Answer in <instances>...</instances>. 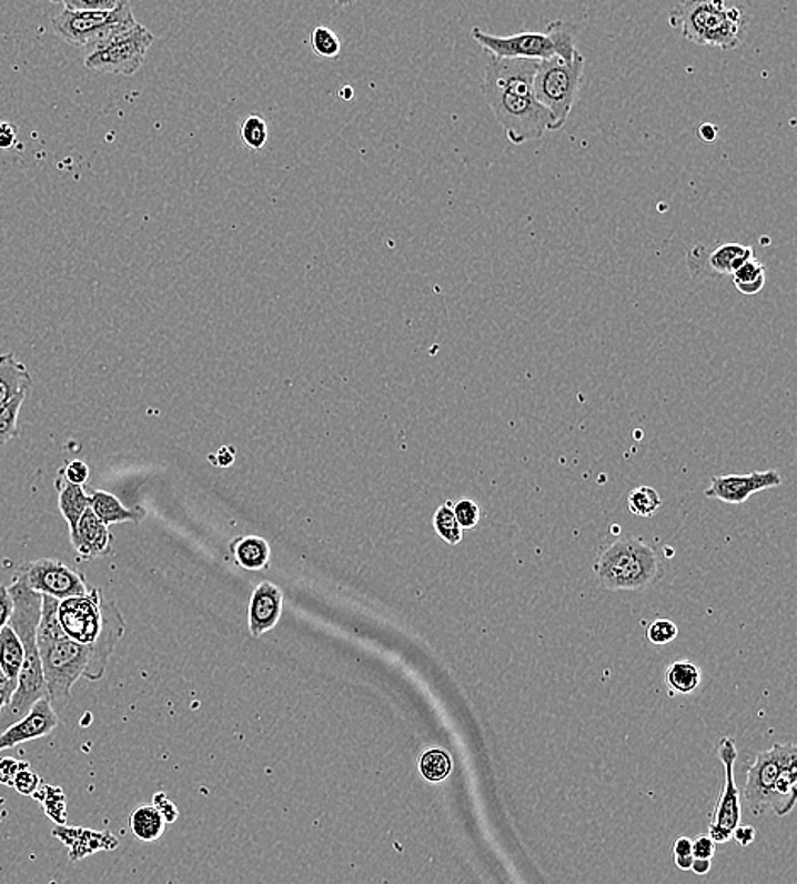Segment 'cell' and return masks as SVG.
<instances>
[{"instance_id":"obj_41","label":"cell","mask_w":797,"mask_h":884,"mask_svg":"<svg viewBox=\"0 0 797 884\" xmlns=\"http://www.w3.org/2000/svg\"><path fill=\"white\" fill-rule=\"evenodd\" d=\"M18 142V127L9 121H0V150H11Z\"/></svg>"},{"instance_id":"obj_2","label":"cell","mask_w":797,"mask_h":884,"mask_svg":"<svg viewBox=\"0 0 797 884\" xmlns=\"http://www.w3.org/2000/svg\"><path fill=\"white\" fill-rule=\"evenodd\" d=\"M40 624L37 630V645L43 665L48 700L65 701L72 693L73 684L88 675L94 659L92 646L80 645L63 633L59 623V599L41 595Z\"/></svg>"},{"instance_id":"obj_7","label":"cell","mask_w":797,"mask_h":884,"mask_svg":"<svg viewBox=\"0 0 797 884\" xmlns=\"http://www.w3.org/2000/svg\"><path fill=\"white\" fill-rule=\"evenodd\" d=\"M137 24L131 6L120 0L111 11H70L63 9L51 18L57 37L65 43L92 51L109 38L124 33Z\"/></svg>"},{"instance_id":"obj_45","label":"cell","mask_w":797,"mask_h":884,"mask_svg":"<svg viewBox=\"0 0 797 884\" xmlns=\"http://www.w3.org/2000/svg\"><path fill=\"white\" fill-rule=\"evenodd\" d=\"M718 127H714L710 123H703L699 128H697V134H699L700 140L704 142H714L716 138H718Z\"/></svg>"},{"instance_id":"obj_14","label":"cell","mask_w":797,"mask_h":884,"mask_svg":"<svg viewBox=\"0 0 797 884\" xmlns=\"http://www.w3.org/2000/svg\"><path fill=\"white\" fill-rule=\"evenodd\" d=\"M783 485V476L776 470L754 472L750 475L714 476L710 480L706 496L726 504L739 505L750 499L754 493Z\"/></svg>"},{"instance_id":"obj_4","label":"cell","mask_w":797,"mask_h":884,"mask_svg":"<svg viewBox=\"0 0 797 884\" xmlns=\"http://www.w3.org/2000/svg\"><path fill=\"white\" fill-rule=\"evenodd\" d=\"M594 573L607 591H645L662 576V565L655 548L639 538L624 536L602 551Z\"/></svg>"},{"instance_id":"obj_46","label":"cell","mask_w":797,"mask_h":884,"mask_svg":"<svg viewBox=\"0 0 797 884\" xmlns=\"http://www.w3.org/2000/svg\"><path fill=\"white\" fill-rule=\"evenodd\" d=\"M16 684L12 682H8V684L0 685V713L4 710L6 704L9 703L11 700L12 693H14Z\"/></svg>"},{"instance_id":"obj_25","label":"cell","mask_w":797,"mask_h":884,"mask_svg":"<svg viewBox=\"0 0 797 884\" xmlns=\"http://www.w3.org/2000/svg\"><path fill=\"white\" fill-rule=\"evenodd\" d=\"M732 281L739 293L754 297V294L764 290L765 281H767L765 265L757 258L750 259V261L745 262L741 268L733 272Z\"/></svg>"},{"instance_id":"obj_18","label":"cell","mask_w":797,"mask_h":884,"mask_svg":"<svg viewBox=\"0 0 797 884\" xmlns=\"http://www.w3.org/2000/svg\"><path fill=\"white\" fill-rule=\"evenodd\" d=\"M33 378L12 352L0 354V410L21 393H30Z\"/></svg>"},{"instance_id":"obj_30","label":"cell","mask_w":797,"mask_h":884,"mask_svg":"<svg viewBox=\"0 0 797 884\" xmlns=\"http://www.w3.org/2000/svg\"><path fill=\"white\" fill-rule=\"evenodd\" d=\"M434 530L437 536L451 546H457L463 541V530L454 518L453 502H446L435 511Z\"/></svg>"},{"instance_id":"obj_34","label":"cell","mask_w":797,"mask_h":884,"mask_svg":"<svg viewBox=\"0 0 797 884\" xmlns=\"http://www.w3.org/2000/svg\"><path fill=\"white\" fill-rule=\"evenodd\" d=\"M454 518L461 530H475L478 526L480 519H482V511L478 504L472 499H461V501L453 502Z\"/></svg>"},{"instance_id":"obj_28","label":"cell","mask_w":797,"mask_h":884,"mask_svg":"<svg viewBox=\"0 0 797 884\" xmlns=\"http://www.w3.org/2000/svg\"><path fill=\"white\" fill-rule=\"evenodd\" d=\"M240 140L245 149L261 152L269 142L268 121L259 114H251L240 124Z\"/></svg>"},{"instance_id":"obj_16","label":"cell","mask_w":797,"mask_h":884,"mask_svg":"<svg viewBox=\"0 0 797 884\" xmlns=\"http://www.w3.org/2000/svg\"><path fill=\"white\" fill-rule=\"evenodd\" d=\"M284 595L272 582H261L249 602V627L254 639L274 630L283 616Z\"/></svg>"},{"instance_id":"obj_39","label":"cell","mask_w":797,"mask_h":884,"mask_svg":"<svg viewBox=\"0 0 797 884\" xmlns=\"http://www.w3.org/2000/svg\"><path fill=\"white\" fill-rule=\"evenodd\" d=\"M28 765H30L28 762L18 761V759H2V761H0V784L12 787V781H14L16 774H18L21 769L28 767Z\"/></svg>"},{"instance_id":"obj_33","label":"cell","mask_w":797,"mask_h":884,"mask_svg":"<svg viewBox=\"0 0 797 884\" xmlns=\"http://www.w3.org/2000/svg\"><path fill=\"white\" fill-rule=\"evenodd\" d=\"M26 396H28V393H21L9 405L0 410V446H6L9 441L18 438L19 412H21L22 403L26 402Z\"/></svg>"},{"instance_id":"obj_6","label":"cell","mask_w":797,"mask_h":884,"mask_svg":"<svg viewBox=\"0 0 797 884\" xmlns=\"http://www.w3.org/2000/svg\"><path fill=\"white\" fill-rule=\"evenodd\" d=\"M584 70L585 59L581 51L568 62L555 57L537 66L533 84L534 94L549 114L547 131H558L565 127L575 104L576 94L581 91Z\"/></svg>"},{"instance_id":"obj_35","label":"cell","mask_w":797,"mask_h":884,"mask_svg":"<svg viewBox=\"0 0 797 884\" xmlns=\"http://www.w3.org/2000/svg\"><path fill=\"white\" fill-rule=\"evenodd\" d=\"M678 636V627L670 620H655L646 627V640L652 645H668Z\"/></svg>"},{"instance_id":"obj_21","label":"cell","mask_w":797,"mask_h":884,"mask_svg":"<svg viewBox=\"0 0 797 884\" xmlns=\"http://www.w3.org/2000/svg\"><path fill=\"white\" fill-rule=\"evenodd\" d=\"M230 550L235 555V562L249 572H261L269 569L271 562V546L261 536L236 538L230 543Z\"/></svg>"},{"instance_id":"obj_44","label":"cell","mask_w":797,"mask_h":884,"mask_svg":"<svg viewBox=\"0 0 797 884\" xmlns=\"http://www.w3.org/2000/svg\"><path fill=\"white\" fill-rule=\"evenodd\" d=\"M675 857H685V855H693V841L687 837L677 838L674 842Z\"/></svg>"},{"instance_id":"obj_32","label":"cell","mask_w":797,"mask_h":884,"mask_svg":"<svg viewBox=\"0 0 797 884\" xmlns=\"http://www.w3.org/2000/svg\"><path fill=\"white\" fill-rule=\"evenodd\" d=\"M33 797L43 805L48 818L53 820L57 825H63V823H65V796H63L60 787L41 784L37 793L33 794Z\"/></svg>"},{"instance_id":"obj_40","label":"cell","mask_w":797,"mask_h":884,"mask_svg":"<svg viewBox=\"0 0 797 884\" xmlns=\"http://www.w3.org/2000/svg\"><path fill=\"white\" fill-rule=\"evenodd\" d=\"M12 610H14V602H12L11 594H9V587L0 584V631L8 626Z\"/></svg>"},{"instance_id":"obj_37","label":"cell","mask_w":797,"mask_h":884,"mask_svg":"<svg viewBox=\"0 0 797 884\" xmlns=\"http://www.w3.org/2000/svg\"><path fill=\"white\" fill-rule=\"evenodd\" d=\"M40 786V776L31 769V765L21 769V771L16 774L14 781H12V787H14L19 794H22V796H33Z\"/></svg>"},{"instance_id":"obj_5","label":"cell","mask_w":797,"mask_h":884,"mask_svg":"<svg viewBox=\"0 0 797 884\" xmlns=\"http://www.w3.org/2000/svg\"><path fill=\"white\" fill-rule=\"evenodd\" d=\"M473 38L480 47L492 53L493 59L507 60H572L576 50V26L565 21H553L546 26L544 33H518L512 37H495L485 33L482 28H473Z\"/></svg>"},{"instance_id":"obj_11","label":"cell","mask_w":797,"mask_h":884,"mask_svg":"<svg viewBox=\"0 0 797 884\" xmlns=\"http://www.w3.org/2000/svg\"><path fill=\"white\" fill-rule=\"evenodd\" d=\"M796 761L797 747L794 743L774 745L770 751L757 755L754 765L748 771L747 790H745L748 805L755 815H761L765 810L770 808L774 800V786H776L779 772L787 764Z\"/></svg>"},{"instance_id":"obj_23","label":"cell","mask_w":797,"mask_h":884,"mask_svg":"<svg viewBox=\"0 0 797 884\" xmlns=\"http://www.w3.org/2000/svg\"><path fill=\"white\" fill-rule=\"evenodd\" d=\"M797 761L787 764L776 780L770 808L779 816L787 815L796 803Z\"/></svg>"},{"instance_id":"obj_27","label":"cell","mask_w":797,"mask_h":884,"mask_svg":"<svg viewBox=\"0 0 797 884\" xmlns=\"http://www.w3.org/2000/svg\"><path fill=\"white\" fill-rule=\"evenodd\" d=\"M418 769L424 780L431 783L447 780L453 771V759L443 749H428L418 759Z\"/></svg>"},{"instance_id":"obj_10","label":"cell","mask_w":797,"mask_h":884,"mask_svg":"<svg viewBox=\"0 0 797 884\" xmlns=\"http://www.w3.org/2000/svg\"><path fill=\"white\" fill-rule=\"evenodd\" d=\"M18 573L26 580V584L31 591L41 595H50L59 601L88 594L91 589L82 573L70 569L60 560H34V562L21 565Z\"/></svg>"},{"instance_id":"obj_3","label":"cell","mask_w":797,"mask_h":884,"mask_svg":"<svg viewBox=\"0 0 797 884\" xmlns=\"http://www.w3.org/2000/svg\"><path fill=\"white\" fill-rule=\"evenodd\" d=\"M668 22L690 43L725 51L736 50L744 43L748 24L744 9L723 0L680 2L672 9Z\"/></svg>"},{"instance_id":"obj_38","label":"cell","mask_w":797,"mask_h":884,"mask_svg":"<svg viewBox=\"0 0 797 884\" xmlns=\"http://www.w3.org/2000/svg\"><path fill=\"white\" fill-rule=\"evenodd\" d=\"M120 4V0H65L63 9L70 11H111Z\"/></svg>"},{"instance_id":"obj_43","label":"cell","mask_w":797,"mask_h":884,"mask_svg":"<svg viewBox=\"0 0 797 884\" xmlns=\"http://www.w3.org/2000/svg\"><path fill=\"white\" fill-rule=\"evenodd\" d=\"M733 837L739 845H750L755 841V828L750 825H738L733 832Z\"/></svg>"},{"instance_id":"obj_51","label":"cell","mask_w":797,"mask_h":884,"mask_svg":"<svg viewBox=\"0 0 797 884\" xmlns=\"http://www.w3.org/2000/svg\"><path fill=\"white\" fill-rule=\"evenodd\" d=\"M8 682H11V681H8V679H6V675L2 674V671H0V685L8 684ZM12 684H14V682H12Z\"/></svg>"},{"instance_id":"obj_19","label":"cell","mask_w":797,"mask_h":884,"mask_svg":"<svg viewBox=\"0 0 797 884\" xmlns=\"http://www.w3.org/2000/svg\"><path fill=\"white\" fill-rule=\"evenodd\" d=\"M89 501H91L92 512L108 528L120 524V522L140 524L147 515L145 509H127L118 496H114L113 493L102 492V490H92L89 493Z\"/></svg>"},{"instance_id":"obj_29","label":"cell","mask_w":797,"mask_h":884,"mask_svg":"<svg viewBox=\"0 0 797 884\" xmlns=\"http://www.w3.org/2000/svg\"><path fill=\"white\" fill-rule=\"evenodd\" d=\"M310 44H312L313 53L320 59H339V54L342 51L341 38L330 26L325 24L316 26L315 30L312 31Z\"/></svg>"},{"instance_id":"obj_48","label":"cell","mask_w":797,"mask_h":884,"mask_svg":"<svg viewBox=\"0 0 797 884\" xmlns=\"http://www.w3.org/2000/svg\"><path fill=\"white\" fill-rule=\"evenodd\" d=\"M690 870L694 871L696 874H707L710 870V861L709 860H694L693 867Z\"/></svg>"},{"instance_id":"obj_17","label":"cell","mask_w":797,"mask_h":884,"mask_svg":"<svg viewBox=\"0 0 797 884\" xmlns=\"http://www.w3.org/2000/svg\"><path fill=\"white\" fill-rule=\"evenodd\" d=\"M77 555L82 562L108 556L113 551V534L105 524L99 521L98 515L89 508L80 518L75 533L70 536Z\"/></svg>"},{"instance_id":"obj_13","label":"cell","mask_w":797,"mask_h":884,"mask_svg":"<svg viewBox=\"0 0 797 884\" xmlns=\"http://www.w3.org/2000/svg\"><path fill=\"white\" fill-rule=\"evenodd\" d=\"M755 258L751 247L744 243L726 242L716 245L697 243L687 254V268L694 278L716 280L732 275L736 269Z\"/></svg>"},{"instance_id":"obj_15","label":"cell","mask_w":797,"mask_h":884,"mask_svg":"<svg viewBox=\"0 0 797 884\" xmlns=\"http://www.w3.org/2000/svg\"><path fill=\"white\" fill-rule=\"evenodd\" d=\"M59 723V714L54 713L51 701L44 697L31 707L30 713L0 733V752L16 749L21 743L43 739L50 735Z\"/></svg>"},{"instance_id":"obj_9","label":"cell","mask_w":797,"mask_h":884,"mask_svg":"<svg viewBox=\"0 0 797 884\" xmlns=\"http://www.w3.org/2000/svg\"><path fill=\"white\" fill-rule=\"evenodd\" d=\"M111 604L113 601L102 597L95 587L88 594L63 599L59 604L60 627L73 642L92 646L104 633Z\"/></svg>"},{"instance_id":"obj_12","label":"cell","mask_w":797,"mask_h":884,"mask_svg":"<svg viewBox=\"0 0 797 884\" xmlns=\"http://www.w3.org/2000/svg\"><path fill=\"white\" fill-rule=\"evenodd\" d=\"M718 754L725 765L726 781L722 794H719L716 810L709 823V837L714 844H723L733 837L736 826L741 818L739 808V794L736 790L735 776H733V765L736 761V745L733 739H722L718 743Z\"/></svg>"},{"instance_id":"obj_47","label":"cell","mask_w":797,"mask_h":884,"mask_svg":"<svg viewBox=\"0 0 797 884\" xmlns=\"http://www.w3.org/2000/svg\"><path fill=\"white\" fill-rule=\"evenodd\" d=\"M218 456L220 458H218V461L214 464H218V466H230V464H232L233 456H235V451H233V448H222L220 453H218Z\"/></svg>"},{"instance_id":"obj_31","label":"cell","mask_w":797,"mask_h":884,"mask_svg":"<svg viewBox=\"0 0 797 884\" xmlns=\"http://www.w3.org/2000/svg\"><path fill=\"white\" fill-rule=\"evenodd\" d=\"M627 508L636 518H652L662 508V496L652 486H638L630 490L627 496Z\"/></svg>"},{"instance_id":"obj_24","label":"cell","mask_w":797,"mask_h":884,"mask_svg":"<svg viewBox=\"0 0 797 884\" xmlns=\"http://www.w3.org/2000/svg\"><path fill=\"white\" fill-rule=\"evenodd\" d=\"M131 832L143 842H155L163 834L165 823L163 815L155 806H140L131 813Z\"/></svg>"},{"instance_id":"obj_42","label":"cell","mask_w":797,"mask_h":884,"mask_svg":"<svg viewBox=\"0 0 797 884\" xmlns=\"http://www.w3.org/2000/svg\"><path fill=\"white\" fill-rule=\"evenodd\" d=\"M714 851H716V844H714L713 838L710 837H697L696 841H693V857L694 860H709L714 855Z\"/></svg>"},{"instance_id":"obj_22","label":"cell","mask_w":797,"mask_h":884,"mask_svg":"<svg viewBox=\"0 0 797 884\" xmlns=\"http://www.w3.org/2000/svg\"><path fill=\"white\" fill-rule=\"evenodd\" d=\"M24 663V646L11 626L0 631V671L8 681L18 684L19 672Z\"/></svg>"},{"instance_id":"obj_1","label":"cell","mask_w":797,"mask_h":884,"mask_svg":"<svg viewBox=\"0 0 797 884\" xmlns=\"http://www.w3.org/2000/svg\"><path fill=\"white\" fill-rule=\"evenodd\" d=\"M539 62L490 59L482 91L495 120L514 145L541 140L549 127V114L534 94Z\"/></svg>"},{"instance_id":"obj_26","label":"cell","mask_w":797,"mask_h":884,"mask_svg":"<svg viewBox=\"0 0 797 884\" xmlns=\"http://www.w3.org/2000/svg\"><path fill=\"white\" fill-rule=\"evenodd\" d=\"M667 684L672 689V693H694L700 684V671L696 663L687 662V660L672 663L667 669Z\"/></svg>"},{"instance_id":"obj_20","label":"cell","mask_w":797,"mask_h":884,"mask_svg":"<svg viewBox=\"0 0 797 884\" xmlns=\"http://www.w3.org/2000/svg\"><path fill=\"white\" fill-rule=\"evenodd\" d=\"M54 486L59 490L60 512H62L63 519L69 524L70 536H72L75 533L80 518L91 508L89 493L85 492L84 486L72 485V483L65 482L60 476L54 480Z\"/></svg>"},{"instance_id":"obj_50","label":"cell","mask_w":797,"mask_h":884,"mask_svg":"<svg viewBox=\"0 0 797 884\" xmlns=\"http://www.w3.org/2000/svg\"><path fill=\"white\" fill-rule=\"evenodd\" d=\"M352 96H354V91H352V89L349 88V86L347 88L341 89V91H339V98L344 99V101H349V99H352Z\"/></svg>"},{"instance_id":"obj_49","label":"cell","mask_w":797,"mask_h":884,"mask_svg":"<svg viewBox=\"0 0 797 884\" xmlns=\"http://www.w3.org/2000/svg\"><path fill=\"white\" fill-rule=\"evenodd\" d=\"M693 863H694L693 855H685V857H675V864H677V867H680V870L684 871H689L690 867H693Z\"/></svg>"},{"instance_id":"obj_8","label":"cell","mask_w":797,"mask_h":884,"mask_svg":"<svg viewBox=\"0 0 797 884\" xmlns=\"http://www.w3.org/2000/svg\"><path fill=\"white\" fill-rule=\"evenodd\" d=\"M153 41H155L153 33L137 22L131 30L109 38L89 51L84 66L89 70L109 76H134L145 63L147 53Z\"/></svg>"},{"instance_id":"obj_36","label":"cell","mask_w":797,"mask_h":884,"mask_svg":"<svg viewBox=\"0 0 797 884\" xmlns=\"http://www.w3.org/2000/svg\"><path fill=\"white\" fill-rule=\"evenodd\" d=\"M89 475H91V470H89L88 463L80 460L69 461L65 466L60 468L59 472L60 479L72 483V485L80 486H84L88 483Z\"/></svg>"}]
</instances>
